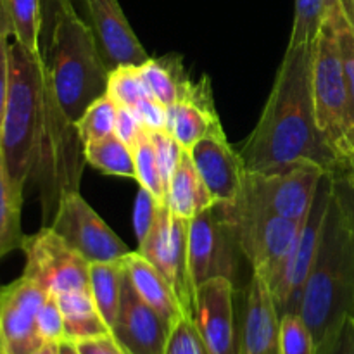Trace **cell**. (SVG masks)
<instances>
[{"mask_svg":"<svg viewBox=\"0 0 354 354\" xmlns=\"http://www.w3.org/2000/svg\"><path fill=\"white\" fill-rule=\"evenodd\" d=\"M311 59L313 45H287L258 124L239 151L245 171L272 173L301 162L330 168L332 149L315 114Z\"/></svg>","mask_w":354,"mask_h":354,"instance_id":"obj_1","label":"cell"},{"mask_svg":"<svg viewBox=\"0 0 354 354\" xmlns=\"http://www.w3.org/2000/svg\"><path fill=\"white\" fill-rule=\"evenodd\" d=\"M54 88L44 55L10 44V76L0 128V156L10 180L24 190L33 178L41 131Z\"/></svg>","mask_w":354,"mask_h":354,"instance_id":"obj_2","label":"cell"},{"mask_svg":"<svg viewBox=\"0 0 354 354\" xmlns=\"http://www.w3.org/2000/svg\"><path fill=\"white\" fill-rule=\"evenodd\" d=\"M299 315L308 325L315 348L344 318L354 317V227L348 223L330 196L324 234L310 273Z\"/></svg>","mask_w":354,"mask_h":354,"instance_id":"obj_3","label":"cell"},{"mask_svg":"<svg viewBox=\"0 0 354 354\" xmlns=\"http://www.w3.org/2000/svg\"><path fill=\"white\" fill-rule=\"evenodd\" d=\"M44 45L41 55L59 106L76 123L86 107L106 93L109 68L73 3L57 14Z\"/></svg>","mask_w":354,"mask_h":354,"instance_id":"obj_4","label":"cell"},{"mask_svg":"<svg viewBox=\"0 0 354 354\" xmlns=\"http://www.w3.org/2000/svg\"><path fill=\"white\" fill-rule=\"evenodd\" d=\"M239 249L258 275L272 283L289 258L303 225L251 206L241 199L220 204Z\"/></svg>","mask_w":354,"mask_h":354,"instance_id":"obj_5","label":"cell"},{"mask_svg":"<svg viewBox=\"0 0 354 354\" xmlns=\"http://www.w3.org/2000/svg\"><path fill=\"white\" fill-rule=\"evenodd\" d=\"M334 9V7H332ZM311 93L317 124L330 149L349 130V92L332 10L313 44Z\"/></svg>","mask_w":354,"mask_h":354,"instance_id":"obj_6","label":"cell"},{"mask_svg":"<svg viewBox=\"0 0 354 354\" xmlns=\"http://www.w3.org/2000/svg\"><path fill=\"white\" fill-rule=\"evenodd\" d=\"M325 175L327 171L313 162H301L272 173L248 171L237 199L303 225Z\"/></svg>","mask_w":354,"mask_h":354,"instance_id":"obj_7","label":"cell"},{"mask_svg":"<svg viewBox=\"0 0 354 354\" xmlns=\"http://www.w3.org/2000/svg\"><path fill=\"white\" fill-rule=\"evenodd\" d=\"M147 258L175 290L185 317L196 308V286L189 266V221L176 216L168 204H159L158 218L147 237L138 244Z\"/></svg>","mask_w":354,"mask_h":354,"instance_id":"obj_8","label":"cell"},{"mask_svg":"<svg viewBox=\"0 0 354 354\" xmlns=\"http://www.w3.org/2000/svg\"><path fill=\"white\" fill-rule=\"evenodd\" d=\"M330 196V176L325 175L322 178L320 187H318L313 207H311L310 214L301 227L289 258L286 259L277 279L268 286L280 317L287 313H299L304 287L310 279V273L313 270L315 259L318 254V248H320Z\"/></svg>","mask_w":354,"mask_h":354,"instance_id":"obj_9","label":"cell"},{"mask_svg":"<svg viewBox=\"0 0 354 354\" xmlns=\"http://www.w3.org/2000/svg\"><path fill=\"white\" fill-rule=\"evenodd\" d=\"M21 249L26 256L23 277L37 282L50 296L90 290V263L50 227L24 237Z\"/></svg>","mask_w":354,"mask_h":354,"instance_id":"obj_10","label":"cell"},{"mask_svg":"<svg viewBox=\"0 0 354 354\" xmlns=\"http://www.w3.org/2000/svg\"><path fill=\"white\" fill-rule=\"evenodd\" d=\"M48 227L88 263H111L130 254L128 245L82 197L80 190L61 197Z\"/></svg>","mask_w":354,"mask_h":354,"instance_id":"obj_11","label":"cell"},{"mask_svg":"<svg viewBox=\"0 0 354 354\" xmlns=\"http://www.w3.org/2000/svg\"><path fill=\"white\" fill-rule=\"evenodd\" d=\"M241 256L244 258L220 204L189 221V266L194 286L218 277L235 286Z\"/></svg>","mask_w":354,"mask_h":354,"instance_id":"obj_12","label":"cell"},{"mask_svg":"<svg viewBox=\"0 0 354 354\" xmlns=\"http://www.w3.org/2000/svg\"><path fill=\"white\" fill-rule=\"evenodd\" d=\"M48 292L21 277L0 289V348L6 354H30L45 344L37 330V317Z\"/></svg>","mask_w":354,"mask_h":354,"instance_id":"obj_13","label":"cell"},{"mask_svg":"<svg viewBox=\"0 0 354 354\" xmlns=\"http://www.w3.org/2000/svg\"><path fill=\"white\" fill-rule=\"evenodd\" d=\"M235 286L218 277L196 287L192 320L209 354H241V332L235 324Z\"/></svg>","mask_w":354,"mask_h":354,"instance_id":"obj_14","label":"cell"},{"mask_svg":"<svg viewBox=\"0 0 354 354\" xmlns=\"http://www.w3.org/2000/svg\"><path fill=\"white\" fill-rule=\"evenodd\" d=\"M86 24L92 30L97 48L111 69L124 64L140 66L151 55L131 30L118 0H80Z\"/></svg>","mask_w":354,"mask_h":354,"instance_id":"obj_15","label":"cell"},{"mask_svg":"<svg viewBox=\"0 0 354 354\" xmlns=\"http://www.w3.org/2000/svg\"><path fill=\"white\" fill-rule=\"evenodd\" d=\"M173 325L149 306L124 279L121 306L111 334L128 354H166Z\"/></svg>","mask_w":354,"mask_h":354,"instance_id":"obj_16","label":"cell"},{"mask_svg":"<svg viewBox=\"0 0 354 354\" xmlns=\"http://www.w3.org/2000/svg\"><path fill=\"white\" fill-rule=\"evenodd\" d=\"M190 154L216 204L234 203L241 196L248 171L225 133L203 138L190 149Z\"/></svg>","mask_w":354,"mask_h":354,"instance_id":"obj_17","label":"cell"},{"mask_svg":"<svg viewBox=\"0 0 354 354\" xmlns=\"http://www.w3.org/2000/svg\"><path fill=\"white\" fill-rule=\"evenodd\" d=\"M241 354H280V313L268 283L252 275L245 292Z\"/></svg>","mask_w":354,"mask_h":354,"instance_id":"obj_18","label":"cell"},{"mask_svg":"<svg viewBox=\"0 0 354 354\" xmlns=\"http://www.w3.org/2000/svg\"><path fill=\"white\" fill-rule=\"evenodd\" d=\"M168 131L187 151L203 138L225 133L207 76L194 82L189 93L168 107Z\"/></svg>","mask_w":354,"mask_h":354,"instance_id":"obj_19","label":"cell"},{"mask_svg":"<svg viewBox=\"0 0 354 354\" xmlns=\"http://www.w3.org/2000/svg\"><path fill=\"white\" fill-rule=\"evenodd\" d=\"M124 265H127L128 280L138 296L169 324L175 325L183 317V311L168 280L138 251H131L130 254L124 256Z\"/></svg>","mask_w":354,"mask_h":354,"instance_id":"obj_20","label":"cell"},{"mask_svg":"<svg viewBox=\"0 0 354 354\" xmlns=\"http://www.w3.org/2000/svg\"><path fill=\"white\" fill-rule=\"evenodd\" d=\"M166 204L176 216L187 221L194 220L203 211L216 206V201L207 190L204 180L201 178L192 154L187 149L183 151L182 159L169 180Z\"/></svg>","mask_w":354,"mask_h":354,"instance_id":"obj_21","label":"cell"},{"mask_svg":"<svg viewBox=\"0 0 354 354\" xmlns=\"http://www.w3.org/2000/svg\"><path fill=\"white\" fill-rule=\"evenodd\" d=\"M138 71L149 95L166 107L182 100L194 85L192 78L183 68L182 59L176 55H166L161 59L149 57L144 64L138 66Z\"/></svg>","mask_w":354,"mask_h":354,"instance_id":"obj_22","label":"cell"},{"mask_svg":"<svg viewBox=\"0 0 354 354\" xmlns=\"http://www.w3.org/2000/svg\"><path fill=\"white\" fill-rule=\"evenodd\" d=\"M64 318L66 341L82 342L111 334V328L97 310L90 290H73L55 296Z\"/></svg>","mask_w":354,"mask_h":354,"instance_id":"obj_23","label":"cell"},{"mask_svg":"<svg viewBox=\"0 0 354 354\" xmlns=\"http://www.w3.org/2000/svg\"><path fill=\"white\" fill-rule=\"evenodd\" d=\"M124 279V258L111 263H90V294L109 328H113L120 313Z\"/></svg>","mask_w":354,"mask_h":354,"instance_id":"obj_24","label":"cell"},{"mask_svg":"<svg viewBox=\"0 0 354 354\" xmlns=\"http://www.w3.org/2000/svg\"><path fill=\"white\" fill-rule=\"evenodd\" d=\"M23 194L19 187L10 180L3 159L0 156V259L23 244L21 232V207Z\"/></svg>","mask_w":354,"mask_h":354,"instance_id":"obj_25","label":"cell"},{"mask_svg":"<svg viewBox=\"0 0 354 354\" xmlns=\"http://www.w3.org/2000/svg\"><path fill=\"white\" fill-rule=\"evenodd\" d=\"M9 33L14 41L41 54L44 6L41 0H3Z\"/></svg>","mask_w":354,"mask_h":354,"instance_id":"obj_26","label":"cell"},{"mask_svg":"<svg viewBox=\"0 0 354 354\" xmlns=\"http://www.w3.org/2000/svg\"><path fill=\"white\" fill-rule=\"evenodd\" d=\"M83 154H85L86 165L104 175L135 180L133 151L116 135H109L99 142L83 145Z\"/></svg>","mask_w":354,"mask_h":354,"instance_id":"obj_27","label":"cell"},{"mask_svg":"<svg viewBox=\"0 0 354 354\" xmlns=\"http://www.w3.org/2000/svg\"><path fill=\"white\" fill-rule=\"evenodd\" d=\"M133 151V161H135V182L138 187L151 192L156 199L161 204H166L168 199V189L162 180L161 169H159L158 158H156L154 145H152L151 138L145 128H142L140 135L131 145Z\"/></svg>","mask_w":354,"mask_h":354,"instance_id":"obj_28","label":"cell"},{"mask_svg":"<svg viewBox=\"0 0 354 354\" xmlns=\"http://www.w3.org/2000/svg\"><path fill=\"white\" fill-rule=\"evenodd\" d=\"M337 0H296L294 26L289 38V47L313 45Z\"/></svg>","mask_w":354,"mask_h":354,"instance_id":"obj_29","label":"cell"},{"mask_svg":"<svg viewBox=\"0 0 354 354\" xmlns=\"http://www.w3.org/2000/svg\"><path fill=\"white\" fill-rule=\"evenodd\" d=\"M118 106L107 93L93 100L85 113L76 121V130H78L80 138L83 145L99 142L114 135V127H116Z\"/></svg>","mask_w":354,"mask_h":354,"instance_id":"obj_30","label":"cell"},{"mask_svg":"<svg viewBox=\"0 0 354 354\" xmlns=\"http://www.w3.org/2000/svg\"><path fill=\"white\" fill-rule=\"evenodd\" d=\"M106 93L116 102L118 107H130V109L151 97L145 88L138 66L135 64H124L111 69Z\"/></svg>","mask_w":354,"mask_h":354,"instance_id":"obj_31","label":"cell"},{"mask_svg":"<svg viewBox=\"0 0 354 354\" xmlns=\"http://www.w3.org/2000/svg\"><path fill=\"white\" fill-rule=\"evenodd\" d=\"M332 19H334L339 48H341L342 55V64H344L346 82H348L349 92V116H351V127H354V30L349 19L346 17L339 0L334 6V9H332Z\"/></svg>","mask_w":354,"mask_h":354,"instance_id":"obj_32","label":"cell"},{"mask_svg":"<svg viewBox=\"0 0 354 354\" xmlns=\"http://www.w3.org/2000/svg\"><path fill=\"white\" fill-rule=\"evenodd\" d=\"M280 354H315L313 337L299 313L280 317Z\"/></svg>","mask_w":354,"mask_h":354,"instance_id":"obj_33","label":"cell"},{"mask_svg":"<svg viewBox=\"0 0 354 354\" xmlns=\"http://www.w3.org/2000/svg\"><path fill=\"white\" fill-rule=\"evenodd\" d=\"M166 354H209L206 342L201 337L196 324L190 317L183 315L171 328Z\"/></svg>","mask_w":354,"mask_h":354,"instance_id":"obj_34","label":"cell"},{"mask_svg":"<svg viewBox=\"0 0 354 354\" xmlns=\"http://www.w3.org/2000/svg\"><path fill=\"white\" fill-rule=\"evenodd\" d=\"M149 138H151L152 145H154L156 158H158L159 169H161L162 180L166 183V189L169 185V180H171L173 171H175L176 165L182 159V154L185 149L180 145V142L169 133L168 130H154L147 131Z\"/></svg>","mask_w":354,"mask_h":354,"instance_id":"obj_35","label":"cell"},{"mask_svg":"<svg viewBox=\"0 0 354 354\" xmlns=\"http://www.w3.org/2000/svg\"><path fill=\"white\" fill-rule=\"evenodd\" d=\"M327 175L354 189V127L334 144L332 165Z\"/></svg>","mask_w":354,"mask_h":354,"instance_id":"obj_36","label":"cell"},{"mask_svg":"<svg viewBox=\"0 0 354 354\" xmlns=\"http://www.w3.org/2000/svg\"><path fill=\"white\" fill-rule=\"evenodd\" d=\"M37 330L44 342L59 344V342L66 341L64 318H62V311L61 308H59L55 296H50V294H48L45 303L41 304L37 317Z\"/></svg>","mask_w":354,"mask_h":354,"instance_id":"obj_37","label":"cell"},{"mask_svg":"<svg viewBox=\"0 0 354 354\" xmlns=\"http://www.w3.org/2000/svg\"><path fill=\"white\" fill-rule=\"evenodd\" d=\"M159 204L161 203H159L151 192H147L145 189L138 187V194L137 197H135L133 207V228L138 244L147 237L149 232L154 227L156 218H158Z\"/></svg>","mask_w":354,"mask_h":354,"instance_id":"obj_38","label":"cell"},{"mask_svg":"<svg viewBox=\"0 0 354 354\" xmlns=\"http://www.w3.org/2000/svg\"><path fill=\"white\" fill-rule=\"evenodd\" d=\"M315 354H354V317L344 318V322L315 348Z\"/></svg>","mask_w":354,"mask_h":354,"instance_id":"obj_39","label":"cell"},{"mask_svg":"<svg viewBox=\"0 0 354 354\" xmlns=\"http://www.w3.org/2000/svg\"><path fill=\"white\" fill-rule=\"evenodd\" d=\"M133 111L147 131L168 130V107L162 106L154 97H147L138 102Z\"/></svg>","mask_w":354,"mask_h":354,"instance_id":"obj_40","label":"cell"},{"mask_svg":"<svg viewBox=\"0 0 354 354\" xmlns=\"http://www.w3.org/2000/svg\"><path fill=\"white\" fill-rule=\"evenodd\" d=\"M142 123L137 118L133 109L130 107H118V116H116V127H114V135H116L120 140H123L124 144L131 145L135 144V140L138 138L142 131Z\"/></svg>","mask_w":354,"mask_h":354,"instance_id":"obj_41","label":"cell"},{"mask_svg":"<svg viewBox=\"0 0 354 354\" xmlns=\"http://www.w3.org/2000/svg\"><path fill=\"white\" fill-rule=\"evenodd\" d=\"M10 35L0 31V128H2L3 111H6L7 93H9L10 76Z\"/></svg>","mask_w":354,"mask_h":354,"instance_id":"obj_42","label":"cell"},{"mask_svg":"<svg viewBox=\"0 0 354 354\" xmlns=\"http://www.w3.org/2000/svg\"><path fill=\"white\" fill-rule=\"evenodd\" d=\"M75 344L80 354H128L114 339L113 334L99 335V337L86 339V341L75 342Z\"/></svg>","mask_w":354,"mask_h":354,"instance_id":"obj_43","label":"cell"},{"mask_svg":"<svg viewBox=\"0 0 354 354\" xmlns=\"http://www.w3.org/2000/svg\"><path fill=\"white\" fill-rule=\"evenodd\" d=\"M332 182V196H334L335 203H337L339 209L344 214L349 225L354 227V189H351L346 183L339 182V180L330 178Z\"/></svg>","mask_w":354,"mask_h":354,"instance_id":"obj_44","label":"cell"},{"mask_svg":"<svg viewBox=\"0 0 354 354\" xmlns=\"http://www.w3.org/2000/svg\"><path fill=\"white\" fill-rule=\"evenodd\" d=\"M73 0H41V6H44V30H41V45L47 40L48 33H50L52 26H54V21L57 17V14L61 12L64 7L71 6Z\"/></svg>","mask_w":354,"mask_h":354,"instance_id":"obj_45","label":"cell"},{"mask_svg":"<svg viewBox=\"0 0 354 354\" xmlns=\"http://www.w3.org/2000/svg\"><path fill=\"white\" fill-rule=\"evenodd\" d=\"M57 354H80V351L75 342L62 341L57 344Z\"/></svg>","mask_w":354,"mask_h":354,"instance_id":"obj_46","label":"cell"},{"mask_svg":"<svg viewBox=\"0 0 354 354\" xmlns=\"http://www.w3.org/2000/svg\"><path fill=\"white\" fill-rule=\"evenodd\" d=\"M342 6V10H344L346 17L349 19V23L354 26V0H339Z\"/></svg>","mask_w":354,"mask_h":354,"instance_id":"obj_47","label":"cell"},{"mask_svg":"<svg viewBox=\"0 0 354 354\" xmlns=\"http://www.w3.org/2000/svg\"><path fill=\"white\" fill-rule=\"evenodd\" d=\"M30 354H57V344H50V342H45L40 348L35 349L33 353Z\"/></svg>","mask_w":354,"mask_h":354,"instance_id":"obj_48","label":"cell"},{"mask_svg":"<svg viewBox=\"0 0 354 354\" xmlns=\"http://www.w3.org/2000/svg\"><path fill=\"white\" fill-rule=\"evenodd\" d=\"M0 31L10 35L9 24H7V17H6V9H3V0H0Z\"/></svg>","mask_w":354,"mask_h":354,"instance_id":"obj_49","label":"cell"},{"mask_svg":"<svg viewBox=\"0 0 354 354\" xmlns=\"http://www.w3.org/2000/svg\"><path fill=\"white\" fill-rule=\"evenodd\" d=\"M0 354H6V353H3V351H2V348H0Z\"/></svg>","mask_w":354,"mask_h":354,"instance_id":"obj_50","label":"cell"},{"mask_svg":"<svg viewBox=\"0 0 354 354\" xmlns=\"http://www.w3.org/2000/svg\"><path fill=\"white\" fill-rule=\"evenodd\" d=\"M351 26H353V24H351ZM353 30H354V26H353Z\"/></svg>","mask_w":354,"mask_h":354,"instance_id":"obj_51","label":"cell"}]
</instances>
